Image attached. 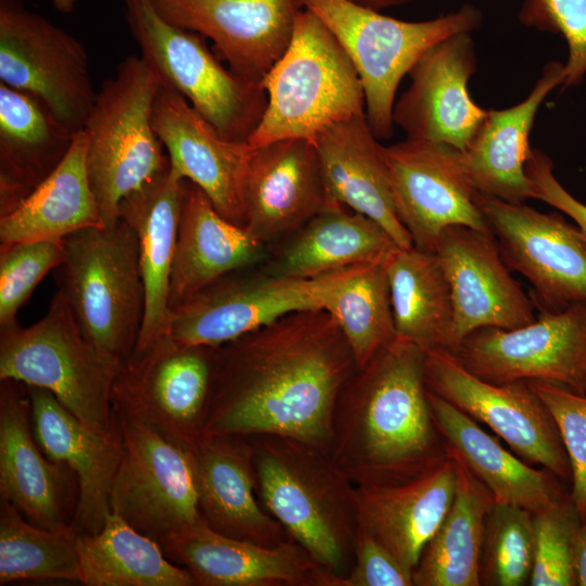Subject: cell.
<instances>
[{"mask_svg":"<svg viewBox=\"0 0 586 586\" xmlns=\"http://www.w3.org/2000/svg\"><path fill=\"white\" fill-rule=\"evenodd\" d=\"M397 247L367 216L331 201L303 225L267 272L309 279L335 270L384 260Z\"/></svg>","mask_w":586,"mask_h":586,"instance_id":"e575fe53","label":"cell"},{"mask_svg":"<svg viewBox=\"0 0 586 586\" xmlns=\"http://www.w3.org/2000/svg\"><path fill=\"white\" fill-rule=\"evenodd\" d=\"M190 453L200 514L212 530L266 547L290 538L257 499L249 436L204 435Z\"/></svg>","mask_w":586,"mask_h":586,"instance_id":"484cf974","label":"cell"},{"mask_svg":"<svg viewBox=\"0 0 586 586\" xmlns=\"http://www.w3.org/2000/svg\"><path fill=\"white\" fill-rule=\"evenodd\" d=\"M454 354L488 382L542 381L586 395V302L540 309L534 321L514 329H477Z\"/></svg>","mask_w":586,"mask_h":586,"instance_id":"9a60e30c","label":"cell"},{"mask_svg":"<svg viewBox=\"0 0 586 586\" xmlns=\"http://www.w3.org/2000/svg\"><path fill=\"white\" fill-rule=\"evenodd\" d=\"M124 1L140 55L162 84L180 93L222 137L247 141L266 107L262 84L221 65L203 36L167 22L151 0Z\"/></svg>","mask_w":586,"mask_h":586,"instance_id":"9c48e42d","label":"cell"},{"mask_svg":"<svg viewBox=\"0 0 586 586\" xmlns=\"http://www.w3.org/2000/svg\"><path fill=\"white\" fill-rule=\"evenodd\" d=\"M0 82L38 98L74 132L97 97L81 42L20 0H0Z\"/></svg>","mask_w":586,"mask_h":586,"instance_id":"7c38bea8","label":"cell"},{"mask_svg":"<svg viewBox=\"0 0 586 586\" xmlns=\"http://www.w3.org/2000/svg\"><path fill=\"white\" fill-rule=\"evenodd\" d=\"M0 498L47 530L71 525L78 499L73 471L39 446L27 386L14 380H0Z\"/></svg>","mask_w":586,"mask_h":586,"instance_id":"ffe728a7","label":"cell"},{"mask_svg":"<svg viewBox=\"0 0 586 586\" xmlns=\"http://www.w3.org/2000/svg\"><path fill=\"white\" fill-rule=\"evenodd\" d=\"M115 418L123 456L110 493L111 512L158 544L203 520L191 453L140 421Z\"/></svg>","mask_w":586,"mask_h":586,"instance_id":"5bb4252c","label":"cell"},{"mask_svg":"<svg viewBox=\"0 0 586 586\" xmlns=\"http://www.w3.org/2000/svg\"><path fill=\"white\" fill-rule=\"evenodd\" d=\"M27 390L39 446L48 458L65 464L77 479L78 499L72 526L78 534H95L111 513L110 493L123 456L118 421L112 431L95 430L50 391L36 386Z\"/></svg>","mask_w":586,"mask_h":586,"instance_id":"d4e9b609","label":"cell"},{"mask_svg":"<svg viewBox=\"0 0 586 586\" xmlns=\"http://www.w3.org/2000/svg\"><path fill=\"white\" fill-rule=\"evenodd\" d=\"M58 291L86 339L119 366L135 351L145 309L138 239L123 219L63 240Z\"/></svg>","mask_w":586,"mask_h":586,"instance_id":"8992f818","label":"cell"},{"mask_svg":"<svg viewBox=\"0 0 586 586\" xmlns=\"http://www.w3.org/2000/svg\"><path fill=\"white\" fill-rule=\"evenodd\" d=\"M434 253L453 298L451 353L477 329H514L535 320V303L510 275L491 232L450 226Z\"/></svg>","mask_w":586,"mask_h":586,"instance_id":"ac0fdd59","label":"cell"},{"mask_svg":"<svg viewBox=\"0 0 586 586\" xmlns=\"http://www.w3.org/2000/svg\"><path fill=\"white\" fill-rule=\"evenodd\" d=\"M78 0H52L53 7L63 14H69L75 10Z\"/></svg>","mask_w":586,"mask_h":586,"instance_id":"f907efd6","label":"cell"},{"mask_svg":"<svg viewBox=\"0 0 586 586\" xmlns=\"http://www.w3.org/2000/svg\"><path fill=\"white\" fill-rule=\"evenodd\" d=\"M329 28L361 81L366 116L378 139L393 135L396 90L417 61L434 44L475 29L482 20L472 5L422 22L385 16L352 0H294Z\"/></svg>","mask_w":586,"mask_h":586,"instance_id":"52a82bcc","label":"cell"},{"mask_svg":"<svg viewBox=\"0 0 586 586\" xmlns=\"http://www.w3.org/2000/svg\"><path fill=\"white\" fill-rule=\"evenodd\" d=\"M345 586H413L412 571L360 526L357 527L354 563Z\"/></svg>","mask_w":586,"mask_h":586,"instance_id":"bcb514c9","label":"cell"},{"mask_svg":"<svg viewBox=\"0 0 586 586\" xmlns=\"http://www.w3.org/2000/svg\"><path fill=\"white\" fill-rule=\"evenodd\" d=\"M160 546L196 586H344L292 538L266 547L219 534L201 520Z\"/></svg>","mask_w":586,"mask_h":586,"instance_id":"d6986e66","label":"cell"},{"mask_svg":"<svg viewBox=\"0 0 586 586\" xmlns=\"http://www.w3.org/2000/svg\"><path fill=\"white\" fill-rule=\"evenodd\" d=\"M519 18L526 26L565 38L569 59L562 85L581 82L586 74V0H524Z\"/></svg>","mask_w":586,"mask_h":586,"instance_id":"f6af8a7d","label":"cell"},{"mask_svg":"<svg viewBox=\"0 0 586 586\" xmlns=\"http://www.w3.org/2000/svg\"><path fill=\"white\" fill-rule=\"evenodd\" d=\"M551 413L563 443L570 468L571 498L586 521V395L564 386L527 381Z\"/></svg>","mask_w":586,"mask_h":586,"instance_id":"ee69618b","label":"cell"},{"mask_svg":"<svg viewBox=\"0 0 586 586\" xmlns=\"http://www.w3.org/2000/svg\"><path fill=\"white\" fill-rule=\"evenodd\" d=\"M396 337L424 351H450L454 305L449 283L435 253L395 247L384 259Z\"/></svg>","mask_w":586,"mask_h":586,"instance_id":"d590c367","label":"cell"},{"mask_svg":"<svg viewBox=\"0 0 586 586\" xmlns=\"http://www.w3.org/2000/svg\"><path fill=\"white\" fill-rule=\"evenodd\" d=\"M349 268L309 279L247 273L245 268L230 272L171 308L166 334L218 347L286 315L323 309Z\"/></svg>","mask_w":586,"mask_h":586,"instance_id":"8fae6325","label":"cell"},{"mask_svg":"<svg viewBox=\"0 0 586 586\" xmlns=\"http://www.w3.org/2000/svg\"><path fill=\"white\" fill-rule=\"evenodd\" d=\"M563 65L548 63L530 94L505 110H487L462 160L473 188L481 194L507 202L534 199L525 171L531 154L530 131L547 94L563 82Z\"/></svg>","mask_w":586,"mask_h":586,"instance_id":"4dcf8cb0","label":"cell"},{"mask_svg":"<svg viewBox=\"0 0 586 586\" xmlns=\"http://www.w3.org/2000/svg\"><path fill=\"white\" fill-rule=\"evenodd\" d=\"M64 257L63 241L0 244V327L16 322L20 308Z\"/></svg>","mask_w":586,"mask_h":586,"instance_id":"7bdbcfd3","label":"cell"},{"mask_svg":"<svg viewBox=\"0 0 586 586\" xmlns=\"http://www.w3.org/2000/svg\"><path fill=\"white\" fill-rule=\"evenodd\" d=\"M253 148L244 183L243 227L265 244L298 230L331 200L313 142L284 139Z\"/></svg>","mask_w":586,"mask_h":586,"instance_id":"cb8c5ba5","label":"cell"},{"mask_svg":"<svg viewBox=\"0 0 586 586\" xmlns=\"http://www.w3.org/2000/svg\"><path fill=\"white\" fill-rule=\"evenodd\" d=\"M104 226L87 170V136L81 129L59 166L11 213L0 217V244L63 241Z\"/></svg>","mask_w":586,"mask_h":586,"instance_id":"836d02e7","label":"cell"},{"mask_svg":"<svg viewBox=\"0 0 586 586\" xmlns=\"http://www.w3.org/2000/svg\"><path fill=\"white\" fill-rule=\"evenodd\" d=\"M323 309L343 333L357 370L396 339L384 260L351 267Z\"/></svg>","mask_w":586,"mask_h":586,"instance_id":"f35d334b","label":"cell"},{"mask_svg":"<svg viewBox=\"0 0 586 586\" xmlns=\"http://www.w3.org/2000/svg\"><path fill=\"white\" fill-rule=\"evenodd\" d=\"M187 180L171 167L131 193L119 205L118 218L135 231L145 289L144 317L135 351L166 334L168 286Z\"/></svg>","mask_w":586,"mask_h":586,"instance_id":"1f68e13d","label":"cell"},{"mask_svg":"<svg viewBox=\"0 0 586 586\" xmlns=\"http://www.w3.org/2000/svg\"><path fill=\"white\" fill-rule=\"evenodd\" d=\"M534 199L540 200L574 220L586 240V205L570 194L553 174V163L539 150H532L525 164Z\"/></svg>","mask_w":586,"mask_h":586,"instance_id":"7dc6e473","label":"cell"},{"mask_svg":"<svg viewBox=\"0 0 586 586\" xmlns=\"http://www.w3.org/2000/svg\"><path fill=\"white\" fill-rule=\"evenodd\" d=\"M216 347L164 334L133 351L112 387L116 416L140 421L191 450L204 436Z\"/></svg>","mask_w":586,"mask_h":586,"instance_id":"30bf717a","label":"cell"},{"mask_svg":"<svg viewBox=\"0 0 586 586\" xmlns=\"http://www.w3.org/2000/svg\"><path fill=\"white\" fill-rule=\"evenodd\" d=\"M313 143L330 200L375 221L398 247L413 246L395 207L384 146L366 114L329 126Z\"/></svg>","mask_w":586,"mask_h":586,"instance_id":"83f0119b","label":"cell"},{"mask_svg":"<svg viewBox=\"0 0 586 586\" xmlns=\"http://www.w3.org/2000/svg\"><path fill=\"white\" fill-rule=\"evenodd\" d=\"M77 535L72 524L60 530L36 526L0 498V585L17 581L80 583Z\"/></svg>","mask_w":586,"mask_h":586,"instance_id":"ab89813d","label":"cell"},{"mask_svg":"<svg viewBox=\"0 0 586 586\" xmlns=\"http://www.w3.org/2000/svg\"><path fill=\"white\" fill-rule=\"evenodd\" d=\"M152 125L170 167L198 186L225 218L243 226L244 183L254 148L222 137L180 93L163 84L154 100Z\"/></svg>","mask_w":586,"mask_h":586,"instance_id":"7402d4cb","label":"cell"},{"mask_svg":"<svg viewBox=\"0 0 586 586\" xmlns=\"http://www.w3.org/2000/svg\"><path fill=\"white\" fill-rule=\"evenodd\" d=\"M384 157L398 217L416 247L434 253L442 232L450 226L491 232L462 151L407 138L384 146Z\"/></svg>","mask_w":586,"mask_h":586,"instance_id":"e0dca14e","label":"cell"},{"mask_svg":"<svg viewBox=\"0 0 586 586\" xmlns=\"http://www.w3.org/2000/svg\"><path fill=\"white\" fill-rule=\"evenodd\" d=\"M533 562V513L493 501L484 523L480 585H528Z\"/></svg>","mask_w":586,"mask_h":586,"instance_id":"60d3db41","label":"cell"},{"mask_svg":"<svg viewBox=\"0 0 586 586\" xmlns=\"http://www.w3.org/2000/svg\"><path fill=\"white\" fill-rule=\"evenodd\" d=\"M75 133L38 98L0 82V217L59 166Z\"/></svg>","mask_w":586,"mask_h":586,"instance_id":"d6a6232c","label":"cell"},{"mask_svg":"<svg viewBox=\"0 0 586 586\" xmlns=\"http://www.w3.org/2000/svg\"><path fill=\"white\" fill-rule=\"evenodd\" d=\"M475 69L470 33L434 44L410 69V85L394 105V124L409 139L466 150L487 112L474 103L468 90Z\"/></svg>","mask_w":586,"mask_h":586,"instance_id":"44dd1931","label":"cell"},{"mask_svg":"<svg viewBox=\"0 0 586 586\" xmlns=\"http://www.w3.org/2000/svg\"><path fill=\"white\" fill-rule=\"evenodd\" d=\"M476 203L509 269L532 284L539 309L586 302V240L577 226L479 192Z\"/></svg>","mask_w":586,"mask_h":586,"instance_id":"2e32d148","label":"cell"},{"mask_svg":"<svg viewBox=\"0 0 586 586\" xmlns=\"http://www.w3.org/2000/svg\"><path fill=\"white\" fill-rule=\"evenodd\" d=\"M451 458L457 473L455 496L412 572L413 586H480L484 523L494 498L458 459Z\"/></svg>","mask_w":586,"mask_h":586,"instance_id":"8d00e7d4","label":"cell"},{"mask_svg":"<svg viewBox=\"0 0 586 586\" xmlns=\"http://www.w3.org/2000/svg\"><path fill=\"white\" fill-rule=\"evenodd\" d=\"M428 399L447 454L489 491L494 501L537 513L568 494L557 475L505 449L470 416L430 390Z\"/></svg>","mask_w":586,"mask_h":586,"instance_id":"f1b7e54d","label":"cell"},{"mask_svg":"<svg viewBox=\"0 0 586 586\" xmlns=\"http://www.w3.org/2000/svg\"><path fill=\"white\" fill-rule=\"evenodd\" d=\"M576 586H586V521L583 522L577 564H576Z\"/></svg>","mask_w":586,"mask_h":586,"instance_id":"c3c4849f","label":"cell"},{"mask_svg":"<svg viewBox=\"0 0 586 586\" xmlns=\"http://www.w3.org/2000/svg\"><path fill=\"white\" fill-rule=\"evenodd\" d=\"M356 370L324 309L286 315L216 347L204 435H279L330 454L335 406Z\"/></svg>","mask_w":586,"mask_h":586,"instance_id":"6da1fadb","label":"cell"},{"mask_svg":"<svg viewBox=\"0 0 586 586\" xmlns=\"http://www.w3.org/2000/svg\"><path fill=\"white\" fill-rule=\"evenodd\" d=\"M425 351L396 337L342 390L330 456L357 486L407 481L447 458L424 380Z\"/></svg>","mask_w":586,"mask_h":586,"instance_id":"7a4b0ae2","label":"cell"},{"mask_svg":"<svg viewBox=\"0 0 586 586\" xmlns=\"http://www.w3.org/2000/svg\"><path fill=\"white\" fill-rule=\"evenodd\" d=\"M264 250V243L225 218L187 180L169 276V310L219 278L255 265Z\"/></svg>","mask_w":586,"mask_h":586,"instance_id":"f546056e","label":"cell"},{"mask_svg":"<svg viewBox=\"0 0 586 586\" xmlns=\"http://www.w3.org/2000/svg\"><path fill=\"white\" fill-rule=\"evenodd\" d=\"M267 97L252 146L284 139L314 142L329 126L366 114L365 92L348 55L329 28L298 8L291 40L263 77Z\"/></svg>","mask_w":586,"mask_h":586,"instance_id":"277c9868","label":"cell"},{"mask_svg":"<svg viewBox=\"0 0 586 586\" xmlns=\"http://www.w3.org/2000/svg\"><path fill=\"white\" fill-rule=\"evenodd\" d=\"M162 80L139 55L124 59L103 81L82 130L87 170L104 226L118 221L124 199L170 168L152 125Z\"/></svg>","mask_w":586,"mask_h":586,"instance_id":"5b68a950","label":"cell"},{"mask_svg":"<svg viewBox=\"0 0 586 586\" xmlns=\"http://www.w3.org/2000/svg\"><path fill=\"white\" fill-rule=\"evenodd\" d=\"M424 380L428 390L487 425L524 461L571 480L556 422L526 381H485L442 347L425 349Z\"/></svg>","mask_w":586,"mask_h":586,"instance_id":"4fadbf2b","label":"cell"},{"mask_svg":"<svg viewBox=\"0 0 586 586\" xmlns=\"http://www.w3.org/2000/svg\"><path fill=\"white\" fill-rule=\"evenodd\" d=\"M80 584L86 586H195L160 544L111 512L100 532L78 534Z\"/></svg>","mask_w":586,"mask_h":586,"instance_id":"74e56055","label":"cell"},{"mask_svg":"<svg viewBox=\"0 0 586 586\" xmlns=\"http://www.w3.org/2000/svg\"><path fill=\"white\" fill-rule=\"evenodd\" d=\"M167 22L213 41L229 68L260 82L286 49L294 0H151Z\"/></svg>","mask_w":586,"mask_h":586,"instance_id":"603a6c76","label":"cell"},{"mask_svg":"<svg viewBox=\"0 0 586 586\" xmlns=\"http://www.w3.org/2000/svg\"><path fill=\"white\" fill-rule=\"evenodd\" d=\"M352 1L360 5H364L366 8L379 11L385 8L404 4L411 0H352Z\"/></svg>","mask_w":586,"mask_h":586,"instance_id":"681fc988","label":"cell"},{"mask_svg":"<svg viewBox=\"0 0 586 586\" xmlns=\"http://www.w3.org/2000/svg\"><path fill=\"white\" fill-rule=\"evenodd\" d=\"M249 437L263 507L345 586L358 527L356 485L315 446L279 435Z\"/></svg>","mask_w":586,"mask_h":586,"instance_id":"3957f363","label":"cell"},{"mask_svg":"<svg viewBox=\"0 0 586 586\" xmlns=\"http://www.w3.org/2000/svg\"><path fill=\"white\" fill-rule=\"evenodd\" d=\"M582 525L570 494L533 513L534 562L530 586H576Z\"/></svg>","mask_w":586,"mask_h":586,"instance_id":"b9f144b4","label":"cell"},{"mask_svg":"<svg viewBox=\"0 0 586 586\" xmlns=\"http://www.w3.org/2000/svg\"><path fill=\"white\" fill-rule=\"evenodd\" d=\"M119 367L86 339L59 291L37 322L0 327V380L50 391L84 423L102 432L117 426L112 387Z\"/></svg>","mask_w":586,"mask_h":586,"instance_id":"ba28073f","label":"cell"},{"mask_svg":"<svg viewBox=\"0 0 586 586\" xmlns=\"http://www.w3.org/2000/svg\"><path fill=\"white\" fill-rule=\"evenodd\" d=\"M454 459H446L404 482L356 485L358 526L368 532L408 570L446 515L456 491Z\"/></svg>","mask_w":586,"mask_h":586,"instance_id":"4316f807","label":"cell"}]
</instances>
